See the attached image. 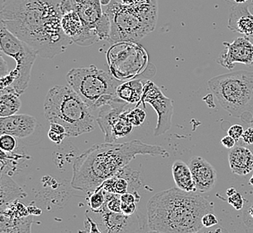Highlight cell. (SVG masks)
I'll return each mask as SVG.
<instances>
[{
  "label": "cell",
  "instance_id": "obj_20",
  "mask_svg": "<svg viewBox=\"0 0 253 233\" xmlns=\"http://www.w3.org/2000/svg\"><path fill=\"white\" fill-rule=\"evenodd\" d=\"M230 169L234 174L246 176L253 170V153L244 146H236L228 154Z\"/></svg>",
  "mask_w": 253,
  "mask_h": 233
},
{
  "label": "cell",
  "instance_id": "obj_48",
  "mask_svg": "<svg viewBox=\"0 0 253 233\" xmlns=\"http://www.w3.org/2000/svg\"><path fill=\"white\" fill-rule=\"evenodd\" d=\"M249 184L251 185L252 187H253V175L251 177L250 180H249Z\"/></svg>",
  "mask_w": 253,
  "mask_h": 233
},
{
  "label": "cell",
  "instance_id": "obj_1",
  "mask_svg": "<svg viewBox=\"0 0 253 233\" xmlns=\"http://www.w3.org/2000/svg\"><path fill=\"white\" fill-rule=\"evenodd\" d=\"M60 0H12L1 9L5 28L43 58L65 52L73 41L62 29Z\"/></svg>",
  "mask_w": 253,
  "mask_h": 233
},
{
  "label": "cell",
  "instance_id": "obj_44",
  "mask_svg": "<svg viewBox=\"0 0 253 233\" xmlns=\"http://www.w3.org/2000/svg\"><path fill=\"white\" fill-rule=\"evenodd\" d=\"M10 1H12V0H0V6H1V9L5 6L6 4H8Z\"/></svg>",
  "mask_w": 253,
  "mask_h": 233
},
{
  "label": "cell",
  "instance_id": "obj_12",
  "mask_svg": "<svg viewBox=\"0 0 253 233\" xmlns=\"http://www.w3.org/2000/svg\"><path fill=\"white\" fill-rule=\"evenodd\" d=\"M225 50L216 58V62L224 68L232 70L236 64H243L247 67L253 66V43L247 38L242 37L232 42L224 41Z\"/></svg>",
  "mask_w": 253,
  "mask_h": 233
},
{
  "label": "cell",
  "instance_id": "obj_10",
  "mask_svg": "<svg viewBox=\"0 0 253 233\" xmlns=\"http://www.w3.org/2000/svg\"><path fill=\"white\" fill-rule=\"evenodd\" d=\"M101 0H60L62 14L75 11L88 29L97 34L100 40L110 39L112 23L103 12Z\"/></svg>",
  "mask_w": 253,
  "mask_h": 233
},
{
  "label": "cell",
  "instance_id": "obj_4",
  "mask_svg": "<svg viewBox=\"0 0 253 233\" xmlns=\"http://www.w3.org/2000/svg\"><path fill=\"white\" fill-rule=\"evenodd\" d=\"M44 115L49 123L66 128L68 137H77L94 129L92 110L69 85L50 88L44 102Z\"/></svg>",
  "mask_w": 253,
  "mask_h": 233
},
{
  "label": "cell",
  "instance_id": "obj_43",
  "mask_svg": "<svg viewBox=\"0 0 253 233\" xmlns=\"http://www.w3.org/2000/svg\"><path fill=\"white\" fill-rule=\"evenodd\" d=\"M236 192H237V191H236V190H235L234 188H230V189L226 190V194H227V196H230V195L234 194V193H236Z\"/></svg>",
  "mask_w": 253,
  "mask_h": 233
},
{
  "label": "cell",
  "instance_id": "obj_15",
  "mask_svg": "<svg viewBox=\"0 0 253 233\" xmlns=\"http://www.w3.org/2000/svg\"><path fill=\"white\" fill-rule=\"evenodd\" d=\"M102 222L110 233H143L146 224L136 214L133 215L110 212L105 206L100 213Z\"/></svg>",
  "mask_w": 253,
  "mask_h": 233
},
{
  "label": "cell",
  "instance_id": "obj_28",
  "mask_svg": "<svg viewBox=\"0 0 253 233\" xmlns=\"http://www.w3.org/2000/svg\"><path fill=\"white\" fill-rule=\"evenodd\" d=\"M104 206L112 213H122V200L119 194H109L106 193V203Z\"/></svg>",
  "mask_w": 253,
  "mask_h": 233
},
{
  "label": "cell",
  "instance_id": "obj_6",
  "mask_svg": "<svg viewBox=\"0 0 253 233\" xmlns=\"http://www.w3.org/2000/svg\"><path fill=\"white\" fill-rule=\"evenodd\" d=\"M1 52L14 58L16 67L1 78V89L12 88L20 96L29 84L31 71L38 53L25 41L18 39L0 23Z\"/></svg>",
  "mask_w": 253,
  "mask_h": 233
},
{
  "label": "cell",
  "instance_id": "obj_33",
  "mask_svg": "<svg viewBox=\"0 0 253 233\" xmlns=\"http://www.w3.org/2000/svg\"><path fill=\"white\" fill-rule=\"evenodd\" d=\"M244 126L241 125H234V126L229 127L227 134L228 136H232L235 139V141L239 142L240 139H242V136L244 135Z\"/></svg>",
  "mask_w": 253,
  "mask_h": 233
},
{
  "label": "cell",
  "instance_id": "obj_30",
  "mask_svg": "<svg viewBox=\"0 0 253 233\" xmlns=\"http://www.w3.org/2000/svg\"><path fill=\"white\" fill-rule=\"evenodd\" d=\"M17 146L15 136L11 135H1L0 137V149L4 153H12Z\"/></svg>",
  "mask_w": 253,
  "mask_h": 233
},
{
  "label": "cell",
  "instance_id": "obj_34",
  "mask_svg": "<svg viewBox=\"0 0 253 233\" xmlns=\"http://www.w3.org/2000/svg\"><path fill=\"white\" fill-rule=\"evenodd\" d=\"M140 199V196L136 192H126L121 195L122 203L126 204H136Z\"/></svg>",
  "mask_w": 253,
  "mask_h": 233
},
{
  "label": "cell",
  "instance_id": "obj_13",
  "mask_svg": "<svg viewBox=\"0 0 253 233\" xmlns=\"http://www.w3.org/2000/svg\"><path fill=\"white\" fill-rule=\"evenodd\" d=\"M33 214L18 200L1 211V233H32Z\"/></svg>",
  "mask_w": 253,
  "mask_h": 233
},
{
  "label": "cell",
  "instance_id": "obj_3",
  "mask_svg": "<svg viewBox=\"0 0 253 233\" xmlns=\"http://www.w3.org/2000/svg\"><path fill=\"white\" fill-rule=\"evenodd\" d=\"M150 231L162 233H197L203 227L205 214L214 213L213 204L195 192L178 188L154 194L146 205Z\"/></svg>",
  "mask_w": 253,
  "mask_h": 233
},
{
  "label": "cell",
  "instance_id": "obj_45",
  "mask_svg": "<svg viewBox=\"0 0 253 233\" xmlns=\"http://www.w3.org/2000/svg\"><path fill=\"white\" fill-rule=\"evenodd\" d=\"M235 4H246V2L252 1V0H233Z\"/></svg>",
  "mask_w": 253,
  "mask_h": 233
},
{
  "label": "cell",
  "instance_id": "obj_42",
  "mask_svg": "<svg viewBox=\"0 0 253 233\" xmlns=\"http://www.w3.org/2000/svg\"><path fill=\"white\" fill-rule=\"evenodd\" d=\"M137 0H122V3L123 5H133L136 4Z\"/></svg>",
  "mask_w": 253,
  "mask_h": 233
},
{
  "label": "cell",
  "instance_id": "obj_50",
  "mask_svg": "<svg viewBox=\"0 0 253 233\" xmlns=\"http://www.w3.org/2000/svg\"><path fill=\"white\" fill-rule=\"evenodd\" d=\"M252 5L253 6V0H252Z\"/></svg>",
  "mask_w": 253,
  "mask_h": 233
},
{
  "label": "cell",
  "instance_id": "obj_38",
  "mask_svg": "<svg viewBox=\"0 0 253 233\" xmlns=\"http://www.w3.org/2000/svg\"><path fill=\"white\" fill-rule=\"evenodd\" d=\"M48 136H49V139L55 144H61V142L63 141L64 139L67 137L66 136L60 135L59 133H56L52 130H49Z\"/></svg>",
  "mask_w": 253,
  "mask_h": 233
},
{
  "label": "cell",
  "instance_id": "obj_8",
  "mask_svg": "<svg viewBox=\"0 0 253 233\" xmlns=\"http://www.w3.org/2000/svg\"><path fill=\"white\" fill-rule=\"evenodd\" d=\"M107 52V61L114 78L126 82L136 78L149 80L153 76L146 75L148 57L146 49L131 41L116 42Z\"/></svg>",
  "mask_w": 253,
  "mask_h": 233
},
{
  "label": "cell",
  "instance_id": "obj_29",
  "mask_svg": "<svg viewBox=\"0 0 253 233\" xmlns=\"http://www.w3.org/2000/svg\"><path fill=\"white\" fill-rule=\"evenodd\" d=\"M127 116H128V119H129V121L133 125V126H141L142 124L145 121L146 113L145 110L136 107L132 111H128Z\"/></svg>",
  "mask_w": 253,
  "mask_h": 233
},
{
  "label": "cell",
  "instance_id": "obj_5",
  "mask_svg": "<svg viewBox=\"0 0 253 233\" xmlns=\"http://www.w3.org/2000/svg\"><path fill=\"white\" fill-rule=\"evenodd\" d=\"M208 83L224 111L253 126V72L224 74L211 78Z\"/></svg>",
  "mask_w": 253,
  "mask_h": 233
},
{
  "label": "cell",
  "instance_id": "obj_36",
  "mask_svg": "<svg viewBox=\"0 0 253 233\" xmlns=\"http://www.w3.org/2000/svg\"><path fill=\"white\" fill-rule=\"evenodd\" d=\"M136 204H126L122 202V213L125 215H133L136 213Z\"/></svg>",
  "mask_w": 253,
  "mask_h": 233
},
{
  "label": "cell",
  "instance_id": "obj_41",
  "mask_svg": "<svg viewBox=\"0 0 253 233\" xmlns=\"http://www.w3.org/2000/svg\"><path fill=\"white\" fill-rule=\"evenodd\" d=\"M0 60H1V65H0V72H1V78H4L5 77L8 72H7V70H8V68H7V66H6V64H5V60H4V58H3V56L1 55L0 56Z\"/></svg>",
  "mask_w": 253,
  "mask_h": 233
},
{
  "label": "cell",
  "instance_id": "obj_7",
  "mask_svg": "<svg viewBox=\"0 0 253 233\" xmlns=\"http://www.w3.org/2000/svg\"><path fill=\"white\" fill-rule=\"evenodd\" d=\"M67 82L92 111L98 110V103L102 98L116 94L118 86L122 83L112 74L99 69L94 65L71 69L67 75Z\"/></svg>",
  "mask_w": 253,
  "mask_h": 233
},
{
  "label": "cell",
  "instance_id": "obj_26",
  "mask_svg": "<svg viewBox=\"0 0 253 233\" xmlns=\"http://www.w3.org/2000/svg\"><path fill=\"white\" fill-rule=\"evenodd\" d=\"M127 113H128V110L122 113L119 121L115 124V126L112 129V136L113 143L116 141L117 139L125 137V136L129 135L131 133L132 129H133V125L128 119Z\"/></svg>",
  "mask_w": 253,
  "mask_h": 233
},
{
  "label": "cell",
  "instance_id": "obj_31",
  "mask_svg": "<svg viewBox=\"0 0 253 233\" xmlns=\"http://www.w3.org/2000/svg\"><path fill=\"white\" fill-rule=\"evenodd\" d=\"M244 201L245 200H244L243 194L239 193V192H236L234 194L230 195V196H228V198H227L228 204H231L237 211L244 208Z\"/></svg>",
  "mask_w": 253,
  "mask_h": 233
},
{
  "label": "cell",
  "instance_id": "obj_22",
  "mask_svg": "<svg viewBox=\"0 0 253 233\" xmlns=\"http://www.w3.org/2000/svg\"><path fill=\"white\" fill-rule=\"evenodd\" d=\"M171 172L176 187L178 189L186 192L197 191L190 165H188L183 160H175L171 166Z\"/></svg>",
  "mask_w": 253,
  "mask_h": 233
},
{
  "label": "cell",
  "instance_id": "obj_46",
  "mask_svg": "<svg viewBox=\"0 0 253 233\" xmlns=\"http://www.w3.org/2000/svg\"><path fill=\"white\" fill-rule=\"evenodd\" d=\"M102 5H109L112 3V0H101Z\"/></svg>",
  "mask_w": 253,
  "mask_h": 233
},
{
  "label": "cell",
  "instance_id": "obj_24",
  "mask_svg": "<svg viewBox=\"0 0 253 233\" xmlns=\"http://www.w3.org/2000/svg\"><path fill=\"white\" fill-rule=\"evenodd\" d=\"M20 95L12 88L1 89L0 92V116H12L19 112L21 108Z\"/></svg>",
  "mask_w": 253,
  "mask_h": 233
},
{
  "label": "cell",
  "instance_id": "obj_39",
  "mask_svg": "<svg viewBox=\"0 0 253 233\" xmlns=\"http://www.w3.org/2000/svg\"><path fill=\"white\" fill-rule=\"evenodd\" d=\"M229 233L225 229L221 227L219 225L214 226L212 228H203L199 233Z\"/></svg>",
  "mask_w": 253,
  "mask_h": 233
},
{
  "label": "cell",
  "instance_id": "obj_21",
  "mask_svg": "<svg viewBox=\"0 0 253 233\" xmlns=\"http://www.w3.org/2000/svg\"><path fill=\"white\" fill-rule=\"evenodd\" d=\"M146 81L142 78H136L121 83L117 88L118 97L121 98L128 104H136V106L141 102L144 84Z\"/></svg>",
  "mask_w": 253,
  "mask_h": 233
},
{
  "label": "cell",
  "instance_id": "obj_32",
  "mask_svg": "<svg viewBox=\"0 0 253 233\" xmlns=\"http://www.w3.org/2000/svg\"><path fill=\"white\" fill-rule=\"evenodd\" d=\"M202 224L204 228H212L218 225V219L214 215V213H209L203 216Z\"/></svg>",
  "mask_w": 253,
  "mask_h": 233
},
{
  "label": "cell",
  "instance_id": "obj_27",
  "mask_svg": "<svg viewBox=\"0 0 253 233\" xmlns=\"http://www.w3.org/2000/svg\"><path fill=\"white\" fill-rule=\"evenodd\" d=\"M92 192L93 193L90 194L88 198V204L94 213L100 214L106 203V192L101 187Z\"/></svg>",
  "mask_w": 253,
  "mask_h": 233
},
{
  "label": "cell",
  "instance_id": "obj_19",
  "mask_svg": "<svg viewBox=\"0 0 253 233\" xmlns=\"http://www.w3.org/2000/svg\"><path fill=\"white\" fill-rule=\"evenodd\" d=\"M229 30L234 33L252 37L253 34V14L246 4L234 3L229 13Z\"/></svg>",
  "mask_w": 253,
  "mask_h": 233
},
{
  "label": "cell",
  "instance_id": "obj_18",
  "mask_svg": "<svg viewBox=\"0 0 253 233\" xmlns=\"http://www.w3.org/2000/svg\"><path fill=\"white\" fill-rule=\"evenodd\" d=\"M128 105V103L124 102L121 98H118L111 104L100 108L96 121L104 134L105 143H113L112 129L119 121L122 113L127 111Z\"/></svg>",
  "mask_w": 253,
  "mask_h": 233
},
{
  "label": "cell",
  "instance_id": "obj_25",
  "mask_svg": "<svg viewBox=\"0 0 253 233\" xmlns=\"http://www.w3.org/2000/svg\"><path fill=\"white\" fill-rule=\"evenodd\" d=\"M135 9L141 15L147 25L152 29L156 28L158 15V3L157 0H137L135 5Z\"/></svg>",
  "mask_w": 253,
  "mask_h": 233
},
{
  "label": "cell",
  "instance_id": "obj_16",
  "mask_svg": "<svg viewBox=\"0 0 253 233\" xmlns=\"http://www.w3.org/2000/svg\"><path fill=\"white\" fill-rule=\"evenodd\" d=\"M189 165L193 175L197 191L207 193L214 189L217 180V173L208 160L203 157L194 156L190 159Z\"/></svg>",
  "mask_w": 253,
  "mask_h": 233
},
{
  "label": "cell",
  "instance_id": "obj_14",
  "mask_svg": "<svg viewBox=\"0 0 253 233\" xmlns=\"http://www.w3.org/2000/svg\"><path fill=\"white\" fill-rule=\"evenodd\" d=\"M61 25L65 34L77 45L85 47L100 41L95 32L88 29L75 11L63 14Z\"/></svg>",
  "mask_w": 253,
  "mask_h": 233
},
{
  "label": "cell",
  "instance_id": "obj_17",
  "mask_svg": "<svg viewBox=\"0 0 253 233\" xmlns=\"http://www.w3.org/2000/svg\"><path fill=\"white\" fill-rule=\"evenodd\" d=\"M36 126L37 120L34 116L26 114H15L0 118V134L25 138L35 131Z\"/></svg>",
  "mask_w": 253,
  "mask_h": 233
},
{
  "label": "cell",
  "instance_id": "obj_2",
  "mask_svg": "<svg viewBox=\"0 0 253 233\" xmlns=\"http://www.w3.org/2000/svg\"><path fill=\"white\" fill-rule=\"evenodd\" d=\"M139 155L169 157V153L163 146L147 145L139 140L95 145L74 160L71 186L84 192L97 190Z\"/></svg>",
  "mask_w": 253,
  "mask_h": 233
},
{
  "label": "cell",
  "instance_id": "obj_49",
  "mask_svg": "<svg viewBox=\"0 0 253 233\" xmlns=\"http://www.w3.org/2000/svg\"><path fill=\"white\" fill-rule=\"evenodd\" d=\"M158 233V232H155V231H149V232H147V233Z\"/></svg>",
  "mask_w": 253,
  "mask_h": 233
},
{
  "label": "cell",
  "instance_id": "obj_23",
  "mask_svg": "<svg viewBox=\"0 0 253 233\" xmlns=\"http://www.w3.org/2000/svg\"><path fill=\"white\" fill-rule=\"evenodd\" d=\"M26 196V193L15 183L9 176L2 172L1 176V198H0V207L1 211L20 198Z\"/></svg>",
  "mask_w": 253,
  "mask_h": 233
},
{
  "label": "cell",
  "instance_id": "obj_47",
  "mask_svg": "<svg viewBox=\"0 0 253 233\" xmlns=\"http://www.w3.org/2000/svg\"><path fill=\"white\" fill-rule=\"evenodd\" d=\"M248 214L250 216H251V218L253 219V206H251L250 209H249Z\"/></svg>",
  "mask_w": 253,
  "mask_h": 233
},
{
  "label": "cell",
  "instance_id": "obj_9",
  "mask_svg": "<svg viewBox=\"0 0 253 233\" xmlns=\"http://www.w3.org/2000/svg\"><path fill=\"white\" fill-rule=\"evenodd\" d=\"M105 12L110 16L112 23L109 39L111 42H138L146 35L154 31L146 24L133 5L112 2L107 5Z\"/></svg>",
  "mask_w": 253,
  "mask_h": 233
},
{
  "label": "cell",
  "instance_id": "obj_40",
  "mask_svg": "<svg viewBox=\"0 0 253 233\" xmlns=\"http://www.w3.org/2000/svg\"><path fill=\"white\" fill-rule=\"evenodd\" d=\"M86 223L89 224V233H102L98 228L97 224H95V222H93V220L89 216H86ZM106 233H110L107 232Z\"/></svg>",
  "mask_w": 253,
  "mask_h": 233
},
{
  "label": "cell",
  "instance_id": "obj_51",
  "mask_svg": "<svg viewBox=\"0 0 253 233\" xmlns=\"http://www.w3.org/2000/svg\"><path fill=\"white\" fill-rule=\"evenodd\" d=\"M252 38H253V34L252 35Z\"/></svg>",
  "mask_w": 253,
  "mask_h": 233
},
{
  "label": "cell",
  "instance_id": "obj_11",
  "mask_svg": "<svg viewBox=\"0 0 253 233\" xmlns=\"http://www.w3.org/2000/svg\"><path fill=\"white\" fill-rule=\"evenodd\" d=\"M140 103L144 105V108L146 103L150 104L157 113L158 119L156 129L154 132V136H159L170 130L171 118L173 115L172 101L166 97L161 91L160 88L150 80H147L144 84L143 95ZM138 105L136 107H138Z\"/></svg>",
  "mask_w": 253,
  "mask_h": 233
},
{
  "label": "cell",
  "instance_id": "obj_37",
  "mask_svg": "<svg viewBox=\"0 0 253 233\" xmlns=\"http://www.w3.org/2000/svg\"><path fill=\"white\" fill-rule=\"evenodd\" d=\"M236 143L237 142L235 141V139L233 138L232 136H224L223 138H222V140H221V144L224 146V147H226L227 149H233L234 147L236 146Z\"/></svg>",
  "mask_w": 253,
  "mask_h": 233
},
{
  "label": "cell",
  "instance_id": "obj_35",
  "mask_svg": "<svg viewBox=\"0 0 253 233\" xmlns=\"http://www.w3.org/2000/svg\"><path fill=\"white\" fill-rule=\"evenodd\" d=\"M242 140L245 145L253 146V126H249L244 129V135L242 136Z\"/></svg>",
  "mask_w": 253,
  "mask_h": 233
}]
</instances>
